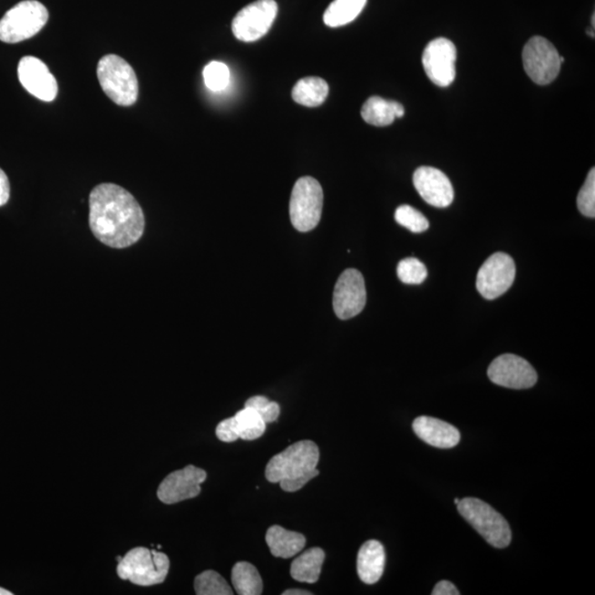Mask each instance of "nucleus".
<instances>
[{
	"mask_svg": "<svg viewBox=\"0 0 595 595\" xmlns=\"http://www.w3.org/2000/svg\"><path fill=\"white\" fill-rule=\"evenodd\" d=\"M319 459L320 451L314 441H299L270 459L266 466V479L292 493L320 474L317 469Z\"/></svg>",
	"mask_w": 595,
	"mask_h": 595,
	"instance_id": "obj_2",
	"label": "nucleus"
},
{
	"mask_svg": "<svg viewBox=\"0 0 595 595\" xmlns=\"http://www.w3.org/2000/svg\"><path fill=\"white\" fill-rule=\"evenodd\" d=\"M278 14L275 0H258L236 15L232 30L236 39L254 43L269 32Z\"/></svg>",
	"mask_w": 595,
	"mask_h": 595,
	"instance_id": "obj_9",
	"label": "nucleus"
},
{
	"mask_svg": "<svg viewBox=\"0 0 595 595\" xmlns=\"http://www.w3.org/2000/svg\"><path fill=\"white\" fill-rule=\"evenodd\" d=\"M10 197V184L6 173L0 169V207L8 202Z\"/></svg>",
	"mask_w": 595,
	"mask_h": 595,
	"instance_id": "obj_32",
	"label": "nucleus"
},
{
	"mask_svg": "<svg viewBox=\"0 0 595 595\" xmlns=\"http://www.w3.org/2000/svg\"><path fill=\"white\" fill-rule=\"evenodd\" d=\"M593 32H594L593 29H592V30H591V29H589V30H588V34H589V35H591L592 38H594V33H593Z\"/></svg>",
	"mask_w": 595,
	"mask_h": 595,
	"instance_id": "obj_36",
	"label": "nucleus"
},
{
	"mask_svg": "<svg viewBox=\"0 0 595 595\" xmlns=\"http://www.w3.org/2000/svg\"><path fill=\"white\" fill-rule=\"evenodd\" d=\"M90 228L112 249H126L141 239L145 215L137 200L114 183H102L90 194Z\"/></svg>",
	"mask_w": 595,
	"mask_h": 595,
	"instance_id": "obj_1",
	"label": "nucleus"
},
{
	"mask_svg": "<svg viewBox=\"0 0 595 595\" xmlns=\"http://www.w3.org/2000/svg\"><path fill=\"white\" fill-rule=\"evenodd\" d=\"M395 219L399 225L415 234L424 233L429 229V222L424 215L410 205L399 207L395 212Z\"/></svg>",
	"mask_w": 595,
	"mask_h": 595,
	"instance_id": "obj_27",
	"label": "nucleus"
},
{
	"mask_svg": "<svg viewBox=\"0 0 595 595\" xmlns=\"http://www.w3.org/2000/svg\"><path fill=\"white\" fill-rule=\"evenodd\" d=\"M456 48L453 41L437 38L427 45L423 54L425 74L433 83L441 87L454 83L456 75Z\"/></svg>",
	"mask_w": 595,
	"mask_h": 595,
	"instance_id": "obj_12",
	"label": "nucleus"
},
{
	"mask_svg": "<svg viewBox=\"0 0 595 595\" xmlns=\"http://www.w3.org/2000/svg\"><path fill=\"white\" fill-rule=\"evenodd\" d=\"M487 376L499 386L512 389L531 388L537 383V373L530 363L514 354H504L491 363Z\"/></svg>",
	"mask_w": 595,
	"mask_h": 595,
	"instance_id": "obj_13",
	"label": "nucleus"
},
{
	"mask_svg": "<svg viewBox=\"0 0 595 595\" xmlns=\"http://www.w3.org/2000/svg\"><path fill=\"white\" fill-rule=\"evenodd\" d=\"M458 511L465 521L495 548H506L512 541L509 522L499 512L479 499L460 500Z\"/></svg>",
	"mask_w": 595,
	"mask_h": 595,
	"instance_id": "obj_6",
	"label": "nucleus"
},
{
	"mask_svg": "<svg viewBox=\"0 0 595 595\" xmlns=\"http://www.w3.org/2000/svg\"><path fill=\"white\" fill-rule=\"evenodd\" d=\"M205 85L212 92H220L227 89L229 83V69L227 64L212 61L203 71Z\"/></svg>",
	"mask_w": 595,
	"mask_h": 595,
	"instance_id": "obj_28",
	"label": "nucleus"
},
{
	"mask_svg": "<svg viewBox=\"0 0 595 595\" xmlns=\"http://www.w3.org/2000/svg\"><path fill=\"white\" fill-rule=\"evenodd\" d=\"M20 83L30 94L44 102H53L59 86L47 65L35 56H24L18 65Z\"/></svg>",
	"mask_w": 595,
	"mask_h": 595,
	"instance_id": "obj_15",
	"label": "nucleus"
},
{
	"mask_svg": "<svg viewBox=\"0 0 595 595\" xmlns=\"http://www.w3.org/2000/svg\"><path fill=\"white\" fill-rule=\"evenodd\" d=\"M194 590L198 595H232L234 593L227 580L213 571L200 573L194 580Z\"/></svg>",
	"mask_w": 595,
	"mask_h": 595,
	"instance_id": "obj_26",
	"label": "nucleus"
},
{
	"mask_svg": "<svg viewBox=\"0 0 595 595\" xmlns=\"http://www.w3.org/2000/svg\"><path fill=\"white\" fill-rule=\"evenodd\" d=\"M414 186L420 197L434 208H448L454 201L453 183L437 168H418L414 173Z\"/></svg>",
	"mask_w": 595,
	"mask_h": 595,
	"instance_id": "obj_16",
	"label": "nucleus"
},
{
	"mask_svg": "<svg viewBox=\"0 0 595 595\" xmlns=\"http://www.w3.org/2000/svg\"><path fill=\"white\" fill-rule=\"evenodd\" d=\"M266 423L253 408L244 407L234 417L223 420L218 424L217 437L222 443H234L239 439L256 440L265 434Z\"/></svg>",
	"mask_w": 595,
	"mask_h": 595,
	"instance_id": "obj_17",
	"label": "nucleus"
},
{
	"mask_svg": "<svg viewBox=\"0 0 595 595\" xmlns=\"http://www.w3.org/2000/svg\"><path fill=\"white\" fill-rule=\"evenodd\" d=\"M312 593L309 591H307V590H300V589H290V590H286L285 592H282V595H311Z\"/></svg>",
	"mask_w": 595,
	"mask_h": 595,
	"instance_id": "obj_34",
	"label": "nucleus"
},
{
	"mask_svg": "<svg viewBox=\"0 0 595 595\" xmlns=\"http://www.w3.org/2000/svg\"><path fill=\"white\" fill-rule=\"evenodd\" d=\"M97 78L110 99L120 106H132L138 100L140 86L135 71L121 56L107 54L97 64Z\"/></svg>",
	"mask_w": 595,
	"mask_h": 595,
	"instance_id": "obj_4",
	"label": "nucleus"
},
{
	"mask_svg": "<svg viewBox=\"0 0 595 595\" xmlns=\"http://www.w3.org/2000/svg\"><path fill=\"white\" fill-rule=\"evenodd\" d=\"M433 595H460V592L454 583L449 581H440L437 586L434 587Z\"/></svg>",
	"mask_w": 595,
	"mask_h": 595,
	"instance_id": "obj_33",
	"label": "nucleus"
},
{
	"mask_svg": "<svg viewBox=\"0 0 595 595\" xmlns=\"http://www.w3.org/2000/svg\"><path fill=\"white\" fill-rule=\"evenodd\" d=\"M522 63L530 78L538 85H548L561 69V55L551 41L533 37L522 50Z\"/></svg>",
	"mask_w": 595,
	"mask_h": 595,
	"instance_id": "obj_8",
	"label": "nucleus"
},
{
	"mask_svg": "<svg viewBox=\"0 0 595 595\" xmlns=\"http://www.w3.org/2000/svg\"><path fill=\"white\" fill-rule=\"evenodd\" d=\"M323 209V190L315 178H300L292 189L289 212L291 223L299 232L315 229Z\"/></svg>",
	"mask_w": 595,
	"mask_h": 595,
	"instance_id": "obj_7",
	"label": "nucleus"
},
{
	"mask_svg": "<svg viewBox=\"0 0 595 595\" xmlns=\"http://www.w3.org/2000/svg\"><path fill=\"white\" fill-rule=\"evenodd\" d=\"M398 278L407 285H420L427 278L428 271L422 261L409 258L400 261L397 267Z\"/></svg>",
	"mask_w": 595,
	"mask_h": 595,
	"instance_id": "obj_29",
	"label": "nucleus"
},
{
	"mask_svg": "<svg viewBox=\"0 0 595 595\" xmlns=\"http://www.w3.org/2000/svg\"><path fill=\"white\" fill-rule=\"evenodd\" d=\"M386 563L384 546L377 541H368L357 555V573L364 583L374 584L382 578Z\"/></svg>",
	"mask_w": 595,
	"mask_h": 595,
	"instance_id": "obj_19",
	"label": "nucleus"
},
{
	"mask_svg": "<svg viewBox=\"0 0 595 595\" xmlns=\"http://www.w3.org/2000/svg\"><path fill=\"white\" fill-rule=\"evenodd\" d=\"M266 542L271 555L288 559L298 555L306 547L307 540L300 532L287 531L275 525L267 531Z\"/></svg>",
	"mask_w": 595,
	"mask_h": 595,
	"instance_id": "obj_20",
	"label": "nucleus"
},
{
	"mask_svg": "<svg viewBox=\"0 0 595 595\" xmlns=\"http://www.w3.org/2000/svg\"><path fill=\"white\" fill-rule=\"evenodd\" d=\"M361 115L369 125L385 127L392 125L396 118L405 115L402 104L395 101H387L379 96H373L363 105Z\"/></svg>",
	"mask_w": 595,
	"mask_h": 595,
	"instance_id": "obj_21",
	"label": "nucleus"
},
{
	"mask_svg": "<svg viewBox=\"0 0 595 595\" xmlns=\"http://www.w3.org/2000/svg\"><path fill=\"white\" fill-rule=\"evenodd\" d=\"M413 429L420 439L434 448H454L461 440L460 431L454 425L427 415L415 419Z\"/></svg>",
	"mask_w": 595,
	"mask_h": 595,
	"instance_id": "obj_18",
	"label": "nucleus"
},
{
	"mask_svg": "<svg viewBox=\"0 0 595 595\" xmlns=\"http://www.w3.org/2000/svg\"><path fill=\"white\" fill-rule=\"evenodd\" d=\"M169 569L171 561L166 553L136 547L118 562L117 574L137 586L151 587L165 581Z\"/></svg>",
	"mask_w": 595,
	"mask_h": 595,
	"instance_id": "obj_3",
	"label": "nucleus"
},
{
	"mask_svg": "<svg viewBox=\"0 0 595 595\" xmlns=\"http://www.w3.org/2000/svg\"><path fill=\"white\" fill-rule=\"evenodd\" d=\"M515 275L516 267L511 256L495 253L482 265L476 276V289L485 299L494 300L511 288Z\"/></svg>",
	"mask_w": 595,
	"mask_h": 595,
	"instance_id": "obj_10",
	"label": "nucleus"
},
{
	"mask_svg": "<svg viewBox=\"0 0 595 595\" xmlns=\"http://www.w3.org/2000/svg\"><path fill=\"white\" fill-rule=\"evenodd\" d=\"M580 213L587 218L595 217V169L592 168L588 174L586 182L580 190L577 200Z\"/></svg>",
	"mask_w": 595,
	"mask_h": 595,
	"instance_id": "obj_30",
	"label": "nucleus"
},
{
	"mask_svg": "<svg viewBox=\"0 0 595 595\" xmlns=\"http://www.w3.org/2000/svg\"><path fill=\"white\" fill-rule=\"evenodd\" d=\"M326 553L321 548H311L291 563V577L299 582L316 583L320 578Z\"/></svg>",
	"mask_w": 595,
	"mask_h": 595,
	"instance_id": "obj_22",
	"label": "nucleus"
},
{
	"mask_svg": "<svg viewBox=\"0 0 595 595\" xmlns=\"http://www.w3.org/2000/svg\"><path fill=\"white\" fill-rule=\"evenodd\" d=\"M245 407L253 408L256 413L260 415L266 424L275 423L280 415L279 404L270 402L265 396H254L245 403Z\"/></svg>",
	"mask_w": 595,
	"mask_h": 595,
	"instance_id": "obj_31",
	"label": "nucleus"
},
{
	"mask_svg": "<svg viewBox=\"0 0 595 595\" xmlns=\"http://www.w3.org/2000/svg\"><path fill=\"white\" fill-rule=\"evenodd\" d=\"M459 502H460V500H459V499H455V500H454V502H455V504H456V505H458V504H459Z\"/></svg>",
	"mask_w": 595,
	"mask_h": 595,
	"instance_id": "obj_37",
	"label": "nucleus"
},
{
	"mask_svg": "<svg viewBox=\"0 0 595 595\" xmlns=\"http://www.w3.org/2000/svg\"><path fill=\"white\" fill-rule=\"evenodd\" d=\"M48 9L37 0H24L8 10L0 20V41L18 44L34 37L47 24Z\"/></svg>",
	"mask_w": 595,
	"mask_h": 595,
	"instance_id": "obj_5",
	"label": "nucleus"
},
{
	"mask_svg": "<svg viewBox=\"0 0 595 595\" xmlns=\"http://www.w3.org/2000/svg\"><path fill=\"white\" fill-rule=\"evenodd\" d=\"M207 478V472L194 465L174 471L159 485L158 499L168 505L194 499L201 493V484Z\"/></svg>",
	"mask_w": 595,
	"mask_h": 595,
	"instance_id": "obj_14",
	"label": "nucleus"
},
{
	"mask_svg": "<svg viewBox=\"0 0 595 595\" xmlns=\"http://www.w3.org/2000/svg\"><path fill=\"white\" fill-rule=\"evenodd\" d=\"M13 593L6 589L0 588V595H12Z\"/></svg>",
	"mask_w": 595,
	"mask_h": 595,
	"instance_id": "obj_35",
	"label": "nucleus"
},
{
	"mask_svg": "<svg viewBox=\"0 0 595 595\" xmlns=\"http://www.w3.org/2000/svg\"><path fill=\"white\" fill-rule=\"evenodd\" d=\"M366 305V288L363 275L356 269L343 271L333 292V307L342 320L360 315Z\"/></svg>",
	"mask_w": 595,
	"mask_h": 595,
	"instance_id": "obj_11",
	"label": "nucleus"
},
{
	"mask_svg": "<svg viewBox=\"0 0 595 595\" xmlns=\"http://www.w3.org/2000/svg\"><path fill=\"white\" fill-rule=\"evenodd\" d=\"M232 582L236 593L239 595H259L263 593L264 584L260 574L249 562H238L233 567Z\"/></svg>",
	"mask_w": 595,
	"mask_h": 595,
	"instance_id": "obj_25",
	"label": "nucleus"
},
{
	"mask_svg": "<svg viewBox=\"0 0 595 595\" xmlns=\"http://www.w3.org/2000/svg\"><path fill=\"white\" fill-rule=\"evenodd\" d=\"M329 94V85L327 82L317 76H307L295 85L292 90V99L298 104L307 107L320 106Z\"/></svg>",
	"mask_w": 595,
	"mask_h": 595,
	"instance_id": "obj_23",
	"label": "nucleus"
},
{
	"mask_svg": "<svg viewBox=\"0 0 595 595\" xmlns=\"http://www.w3.org/2000/svg\"><path fill=\"white\" fill-rule=\"evenodd\" d=\"M367 0H335L323 15L327 27H342L353 22L362 13Z\"/></svg>",
	"mask_w": 595,
	"mask_h": 595,
	"instance_id": "obj_24",
	"label": "nucleus"
}]
</instances>
